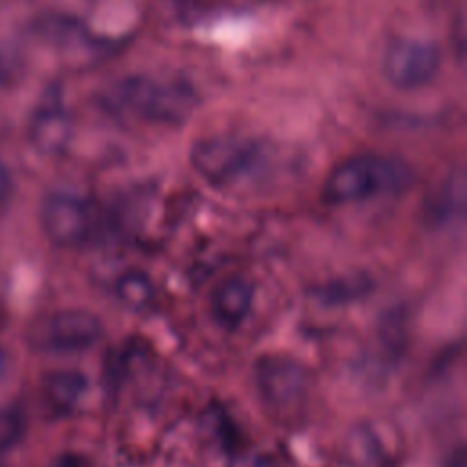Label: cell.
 <instances>
[{
	"label": "cell",
	"instance_id": "6da1fadb",
	"mask_svg": "<svg viewBox=\"0 0 467 467\" xmlns=\"http://www.w3.org/2000/svg\"><path fill=\"white\" fill-rule=\"evenodd\" d=\"M106 106L137 122L179 126L195 109L197 97L186 82L177 78L130 75L111 86Z\"/></svg>",
	"mask_w": 467,
	"mask_h": 467
},
{
	"label": "cell",
	"instance_id": "7a4b0ae2",
	"mask_svg": "<svg viewBox=\"0 0 467 467\" xmlns=\"http://www.w3.org/2000/svg\"><path fill=\"white\" fill-rule=\"evenodd\" d=\"M409 182L410 170L403 161L378 153H361L337 162L328 171L321 186V199L327 204L361 202L401 192Z\"/></svg>",
	"mask_w": 467,
	"mask_h": 467
},
{
	"label": "cell",
	"instance_id": "3957f363",
	"mask_svg": "<svg viewBox=\"0 0 467 467\" xmlns=\"http://www.w3.org/2000/svg\"><path fill=\"white\" fill-rule=\"evenodd\" d=\"M266 151L261 140L237 133H217L199 139L190 150L193 171L215 188H230L255 173Z\"/></svg>",
	"mask_w": 467,
	"mask_h": 467
},
{
	"label": "cell",
	"instance_id": "277c9868",
	"mask_svg": "<svg viewBox=\"0 0 467 467\" xmlns=\"http://www.w3.org/2000/svg\"><path fill=\"white\" fill-rule=\"evenodd\" d=\"M102 332V321L93 312L66 308L36 317L27 327L26 339L36 352L66 354L93 347Z\"/></svg>",
	"mask_w": 467,
	"mask_h": 467
},
{
	"label": "cell",
	"instance_id": "5b68a950",
	"mask_svg": "<svg viewBox=\"0 0 467 467\" xmlns=\"http://www.w3.org/2000/svg\"><path fill=\"white\" fill-rule=\"evenodd\" d=\"M441 67V51L438 44L425 38L401 36L389 42L381 58L385 80L403 91H414L429 86Z\"/></svg>",
	"mask_w": 467,
	"mask_h": 467
},
{
	"label": "cell",
	"instance_id": "8992f818",
	"mask_svg": "<svg viewBox=\"0 0 467 467\" xmlns=\"http://www.w3.org/2000/svg\"><path fill=\"white\" fill-rule=\"evenodd\" d=\"M40 223L46 237L53 244L77 248L93 237L99 226V210L82 195L57 192L44 201Z\"/></svg>",
	"mask_w": 467,
	"mask_h": 467
},
{
	"label": "cell",
	"instance_id": "52a82bcc",
	"mask_svg": "<svg viewBox=\"0 0 467 467\" xmlns=\"http://www.w3.org/2000/svg\"><path fill=\"white\" fill-rule=\"evenodd\" d=\"M255 385L261 400L277 416H296L308 398L306 368L288 356H261Z\"/></svg>",
	"mask_w": 467,
	"mask_h": 467
},
{
	"label": "cell",
	"instance_id": "ba28073f",
	"mask_svg": "<svg viewBox=\"0 0 467 467\" xmlns=\"http://www.w3.org/2000/svg\"><path fill=\"white\" fill-rule=\"evenodd\" d=\"M88 392V379L80 370L58 368L40 381V398L51 416H71L78 410Z\"/></svg>",
	"mask_w": 467,
	"mask_h": 467
},
{
	"label": "cell",
	"instance_id": "9c48e42d",
	"mask_svg": "<svg viewBox=\"0 0 467 467\" xmlns=\"http://www.w3.org/2000/svg\"><path fill=\"white\" fill-rule=\"evenodd\" d=\"M396 434L381 423L356 429L348 441V456L358 467H392L396 458Z\"/></svg>",
	"mask_w": 467,
	"mask_h": 467
},
{
	"label": "cell",
	"instance_id": "30bf717a",
	"mask_svg": "<svg viewBox=\"0 0 467 467\" xmlns=\"http://www.w3.org/2000/svg\"><path fill=\"white\" fill-rule=\"evenodd\" d=\"M254 303V285L243 275L223 279L212 292L210 308L224 328H237L248 316Z\"/></svg>",
	"mask_w": 467,
	"mask_h": 467
},
{
	"label": "cell",
	"instance_id": "8fae6325",
	"mask_svg": "<svg viewBox=\"0 0 467 467\" xmlns=\"http://www.w3.org/2000/svg\"><path fill=\"white\" fill-rule=\"evenodd\" d=\"M115 299L131 312H148L157 301V290L148 274L140 270L124 272L113 285Z\"/></svg>",
	"mask_w": 467,
	"mask_h": 467
},
{
	"label": "cell",
	"instance_id": "7c38bea8",
	"mask_svg": "<svg viewBox=\"0 0 467 467\" xmlns=\"http://www.w3.org/2000/svg\"><path fill=\"white\" fill-rule=\"evenodd\" d=\"M24 429L22 412L15 407L0 409V452L15 445Z\"/></svg>",
	"mask_w": 467,
	"mask_h": 467
},
{
	"label": "cell",
	"instance_id": "4fadbf2b",
	"mask_svg": "<svg viewBox=\"0 0 467 467\" xmlns=\"http://www.w3.org/2000/svg\"><path fill=\"white\" fill-rule=\"evenodd\" d=\"M49 467H91L88 458L78 452H62L53 458Z\"/></svg>",
	"mask_w": 467,
	"mask_h": 467
},
{
	"label": "cell",
	"instance_id": "5bb4252c",
	"mask_svg": "<svg viewBox=\"0 0 467 467\" xmlns=\"http://www.w3.org/2000/svg\"><path fill=\"white\" fill-rule=\"evenodd\" d=\"M7 193H9V179H7L5 171L0 168V204L5 201Z\"/></svg>",
	"mask_w": 467,
	"mask_h": 467
},
{
	"label": "cell",
	"instance_id": "9a60e30c",
	"mask_svg": "<svg viewBox=\"0 0 467 467\" xmlns=\"http://www.w3.org/2000/svg\"><path fill=\"white\" fill-rule=\"evenodd\" d=\"M4 368H5V358H4V354H2V350H0V378H2V374H4Z\"/></svg>",
	"mask_w": 467,
	"mask_h": 467
}]
</instances>
